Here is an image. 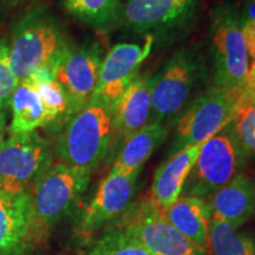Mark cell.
I'll use <instances>...</instances> for the list:
<instances>
[{
	"label": "cell",
	"instance_id": "484cf974",
	"mask_svg": "<svg viewBox=\"0 0 255 255\" xmlns=\"http://www.w3.org/2000/svg\"><path fill=\"white\" fill-rule=\"evenodd\" d=\"M18 85L11 64L8 40L0 36V109L9 107L12 95Z\"/></svg>",
	"mask_w": 255,
	"mask_h": 255
},
{
	"label": "cell",
	"instance_id": "52a82bcc",
	"mask_svg": "<svg viewBox=\"0 0 255 255\" xmlns=\"http://www.w3.org/2000/svg\"><path fill=\"white\" fill-rule=\"evenodd\" d=\"M245 156L227 129L203 142L182 195L209 199L239 173Z\"/></svg>",
	"mask_w": 255,
	"mask_h": 255
},
{
	"label": "cell",
	"instance_id": "5bb4252c",
	"mask_svg": "<svg viewBox=\"0 0 255 255\" xmlns=\"http://www.w3.org/2000/svg\"><path fill=\"white\" fill-rule=\"evenodd\" d=\"M193 5L183 0H126L117 23L136 33L161 31L182 21Z\"/></svg>",
	"mask_w": 255,
	"mask_h": 255
},
{
	"label": "cell",
	"instance_id": "2e32d148",
	"mask_svg": "<svg viewBox=\"0 0 255 255\" xmlns=\"http://www.w3.org/2000/svg\"><path fill=\"white\" fill-rule=\"evenodd\" d=\"M201 145H190L175 152L155 171L150 200L159 210H167L181 196L187 178L199 156Z\"/></svg>",
	"mask_w": 255,
	"mask_h": 255
},
{
	"label": "cell",
	"instance_id": "f1b7e54d",
	"mask_svg": "<svg viewBox=\"0 0 255 255\" xmlns=\"http://www.w3.org/2000/svg\"><path fill=\"white\" fill-rule=\"evenodd\" d=\"M240 19L255 23V0H247V1L245 2Z\"/></svg>",
	"mask_w": 255,
	"mask_h": 255
},
{
	"label": "cell",
	"instance_id": "603a6c76",
	"mask_svg": "<svg viewBox=\"0 0 255 255\" xmlns=\"http://www.w3.org/2000/svg\"><path fill=\"white\" fill-rule=\"evenodd\" d=\"M207 247L212 255H255L253 239L215 215H212Z\"/></svg>",
	"mask_w": 255,
	"mask_h": 255
},
{
	"label": "cell",
	"instance_id": "f546056e",
	"mask_svg": "<svg viewBox=\"0 0 255 255\" xmlns=\"http://www.w3.org/2000/svg\"><path fill=\"white\" fill-rule=\"evenodd\" d=\"M6 135V113L4 109H0V144L5 139Z\"/></svg>",
	"mask_w": 255,
	"mask_h": 255
},
{
	"label": "cell",
	"instance_id": "9c48e42d",
	"mask_svg": "<svg viewBox=\"0 0 255 255\" xmlns=\"http://www.w3.org/2000/svg\"><path fill=\"white\" fill-rule=\"evenodd\" d=\"M200 77V64L186 49L177 51L162 71L155 73L151 121L167 127L178 120Z\"/></svg>",
	"mask_w": 255,
	"mask_h": 255
},
{
	"label": "cell",
	"instance_id": "277c9868",
	"mask_svg": "<svg viewBox=\"0 0 255 255\" xmlns=\"http://www.w3.org/2000/svg\"><path fill=\"white\" fill-rule=\"evenodd\" d=\"M53 163V148L38 131L9 133L0 144V189L26 193Z\"/></svg>",
	"mask_w": 255,
	"mask_h": 255
},
{
	"label": "cell",
	"instance_id": "8fae6325",
	"mask_svg": "<svg viewBox=\"0 0 255 255\" xmlns=\"http://www.w3.org/2000/svg\"><path fill=\"white\" fill-rule=\"evenodd\" d=\"M139 173H126L111 167L83 210L78 231L84 237L117 221L132 205Z\"/></svg>",
	"mask_w": 255,
	"mask_h": 255
},
{
	"label": "cell",
	"instance_id": "ac0fdd59",
	"mask_svg": "<svg viewBox=\"0 0 255 255\" xmlns=\"http://www.w3.org/2000/svg\"><path fill=\"white\" fill-rule=\"evenodd\" d=\"M163 214L177 232L203 251L206 250L212 221V212L206 200L182 195Z\"/></svg>",
	"mask_w": 255,
	"mask_h": 255
},
{
	"label": "cell",
	"instance_id": "83f0119b",
	"mask_svg": "<svg viewBox=\"0 0 255 255\" xmlns=\"http://www.w3.org/2000/svg\"><path fill=\"white\" fill-rule=\"evenodd\" d=\"M37 0H0V17L9 13L13 9H17L24 5H30Z\"/></svg>",
	"mask_w": 255,
	"mask_h": 255
},
{
	"label": "cell",
	"instance_id": "5b68a950",
	"mask_svg": "<svg viewBox=\"0 0 255 255\" xmlns=\"http://www.w3.org/2000/svg\"><path fill=\"white\" fill-rule=\"evenodd\" d=\"M244 91L214 85L197 97L176 122L171 155L190 145L202 144L228 127Z\"/></svg>",
	"mask_w": 255,
	"mask_h": 255
},
{
	"label": "cell",
	"instance_id": "7a4b0ae2",
	"mask_svg": "<svg viewBox=\"0 0 255 255\" xmlns=\"http://www.w3.org/2000/svg\"><path fill=\"white\" fill-rule=\"evenodd\" d=\"M114 108L91 101L60 129L53 148L59 162L92 174L113 148Z\"/></svg>",
	"mask_w": 255,
	"mask_h": 255
},
{
	"label": "cell",
	"instance_id": "7402d4cb",
	"mask_svg": "<svg viewBox=\"0 0 255 255\" xmlns=\"http://www.w3.org/2000/svg\"><path fill=\"white\" fill-rule=\"evenodd\" d=\"M64 11L94 28H105L119 20L121 0H62Z\"/></svg>",
	"mask_w": 255,
	"mask_h": 255
},
{
	"label": "cell",
	"instance_id": "ffe728a7",
	"mask_svg": "<svg viewBox=\"0 0 255 255\" xmlns=\"http://www.w3.org/2000/svg\"><path fill=\"white\" fill-rule=\"evenodd\" d=\"M9 108L12 113L9 133L32 132L39 128L50 127L51 121L43 101L34 85L27 79L18 83Z\"/></svg>",
	"mask_w": 255,
	"mask_h": 255
},
{
	"label": "cell",
	"instance_id": "d6986e66",
	"mask_svg": "<svg viewBox=\"0 0 255 255\" xmlns=\"http://www.w3.org/2000/svg\"><path fill=\"white\" fill-rule=\"evenodd\" d=\"M168 135V128L150 121L141 130L132 133L117 150L113 167L126 173H141L154 151L162 144Z\"/></svg>",
	"mask_w": 255,
	"mask_h": 255
},
{
	"label": "cell",
	"instance_id": "7c38bea8",
	"mask_svg": "<svg viewBox=\"0 0 255 255\" xmlns=\"http://www.w3.org/2000/svg\"><path fill=\"white\" fill-rule=\"evenodd\" d=\"M45 237L28 191L13 194L0 189V255H32Z\"/></svg>",
	"mask_w": 255,
	"mask_h": 255
},
{
	"label": "cell",
	"instance_id": "44dd1931",
	"mask_svg": "<svg viewBox=\"0 0 255 255\" xmlns=\"http://www.w3.org/2000/svg\"><path fill=\"white\" fill-rule=\"evenodd\" d=\"M26 81V79H25ZM37 89L50 117V128L60 130L71 119L70 102L62 85L53 77L51 70H43L27 78Z\"/></svg>",
	"mask_w": 255,
	"mask_h": 255
},
{
	"label": "cell",
	"instance_id": "30bf717a",
	"mask_svg": "<svg viewBox=\"0 0 255 255\" xmlns=\"http://www.w3.org/2000/svg\"><path fill=\"white\" fill-rule=\"evenodd\" d=\"M102 59L97 43L70 44L53 65L52 75L68 96L71 117L91 101Z\"/></svg>",
	"mask_w": 255,
	"mask_h": 255
},
{
	"label": "cell",
	"instance_id": "3957f363",
	"mask_svg": "<svg viewBox=\"0 0 255 255\" xmlns=\"http://www.w3.org/2000/svg\"><path fill=\"white\" fill-rule=\"evenodd\" d=\"M90 180L88 171L57 162L34 182L28 194L37 221L46 234L72 212Z\"/></svg>",
	"mask_w": 255,
	"mask_h": 255
},
{
	"label": "cell",
	"instance_id": "d4e9b609",
	"mask_svg": "<svg viewBox=\"0 0 255 255\" xmlns=\"http://www.w3.org/2000/svg\"><path fill=\"white\" fill-rule=\"evenodd\" d=\"M245 157L251 156L255 139V101L242 92L234 116L226 128Z\"/></svg>",
	"mask_w": 255,
	"mask_h": 255
},
{
	"label": "cell",
	"instance_id": "cb8c5ba5",
	"mask_svg": "<svg viewBox=\"0 0 255 255\" xmlns=\"http://www.w3.org/2000/svg\"><path fill=\"white\" fill-rule=\"evenodd\" d=\"M89 255H152L141 242L111 223L92 245Z\"/></svg>",
	"mask_w": 255,
	"mask_h": 255
},
{
	"label": "cell",
	"instance_id": "d6a6232c",
	"mask_svg": "<svg viewBox=\"0 0 255 255\" xmlns=\"http://www.w3.org/2000/svg\"><path fill=\"white\" fill-rule=\"evenodd\" d=\"M183 1L189 2V4H194V1H195V0H183Z\"/></svg>",
	"mask_w": 255,
	"mask_h": 255
},
{
	"label": "cell",
	"instance_id": "8992f818",
	"mask_svg": "<svg viewBox=\"0 0 255 255\" xmlns=\"http://www.w3.org/2000/svg\"><path fill=\"white\" fill-rule=\"evenodd\" d=\"M212 51L216 87L245 91L250 60L241 30L240 15L232 4L219 6L212 19Z\"/></svg>",
	"mask_w": 255,
	"mask_h": 255
},
{
	"label": "cell",
	"instance_id": "e0dca14e",
	"mask_svg": "<svg viewBox=\"0 0 255 255\" xmlns=\"http://www.w3.org/2000/svg\"><path fill=\"white\" fill-rule=\"evenodd\" d=\"M206 201L212 215L239 229L255 213V183L246 174L239 173Z\"/></svg>",
	"mask_w": 255,
	"mask_h": 255
},
{
	"label": "cell",
	"instance_id": "4dcf8cb0",
	"mask_svg": "<svg viewBox=\"0 0 255 255\" xmlns=\"http://www.w3.org/2000/svg\"><path fill=\"white\" fill-rule=\"evenodd\" d=\"M244 92H246L247 95H250L252 98H253V100L255 101V84L253 85V87H252L251 89H248V90H245Z\"/></svg>",
	"mask_w": 255,
	"mask_h": 255
},
{
	"label": "cell",
	"instance_id": "6da1fadb",
	"mask_svg": "<svg viewBox=\"0 0 255 255\" xmlns=\"http://www.w3.org/2000/svg\"><path fill=\"white\" fill-rule=\"evenodd\" d=\"M9 43L12 69L19 82L34 73L52 71L60 55L70 45L55 15L45 6H33L12 26Z\"/></svg>",
	"mask_w": 255,
	"mask_h": 255
},
{
	"label": "cell",
	"instance_id": "4fadbf2b",
	"mask_svg": "<svg viewBox=\"0 0 255 255\" xmlns=\"http://www.w3.org/2000/svg\"><path fill=\"white\" fill-rule=\"evenodd\" d=\"M154 38L148 36L144 46L133 43H121L111 47L102 59L98 82L92 98L111 105L138 78L143 62L150 55Z\"/></svg>",
	"mask_w": 255,
	"mask_h": 255
},
{
	"label": "cell",
	"instance_id": "ba28073f",
	"mask_svg": "<svg viewBox=\"0 0 255 255\" xmlns=\"http://www.w3.org/2000/svg\"><path fill=\"white\" fill-rule=\"evenodd\" d=\"M115 225L141 242L152 255H203L205 251L177 232L152 201L132 203Z\"/></svg>",
	"mask_w": 255,
	"mask_h": 255
},
{
	"label": "cell",
	"instance_id": "4316f807",
	"mask_svg": "<svg viewBox=\"0 0 255 255\" xmlns=\"http://www.w3.org/2000/svg\"><path fill=\"white\" fill-rule=\"evenodd\" d=\"M240 24L245 41H246L248 60H250L248 83L247 88L245 89V90H248V89H251L255 84V23L240 19Z\"/></svg>",
	"mask_w": 255,
	"mask_h": 255
},
{
	"label": "cell",
	"instance_id": "9a60e30c",
	"mask_svg": "<svg viewBox=\"0 0 255 255\" xmlns=\"http://www.w3.org/2000/svg\"><path fill=\"white\" fill-rule=\"evenodd\" d=\"M155 75L138 76L114 105L113 148H119L129 136L151 120V91Z\"/></svg>",
	"mask_w": 255,
	"mask_h": 255
},
{
	"label": "cell",
	"instance_id": "1f68e13d",
	"mask_svg": "<svg viewBox=\"0 0 255 255\" xmlns=\"http://www.w3.org/2000/svg\"><path fill=\"white\" fill-rule=\"evenodd\" d=\"M251 156H255V139H254V144H253V148H252Z\"/></svg>",
	"mask_w": 255,
	"mask_h": 255
}]
</instances>
